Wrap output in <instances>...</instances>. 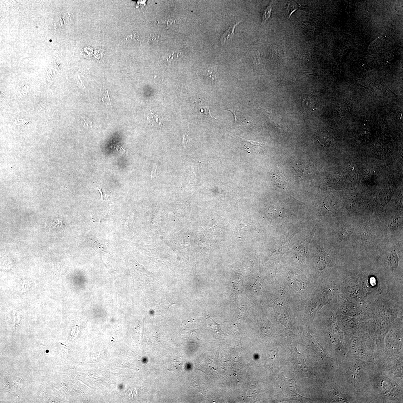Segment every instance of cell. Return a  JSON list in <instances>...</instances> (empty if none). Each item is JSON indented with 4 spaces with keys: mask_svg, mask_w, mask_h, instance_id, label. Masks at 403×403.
Returning <instances> with one entry per match:
<instances>
[{
    "mask_svg": "<svg viewBox=\"0 0 403 403\" xmlns=\"http://www.w3.org/2000/svg\"><path fill=\"white\" fill-rule=\"evenodd\" d=\"M275 176H275V178H276V179H274L275 181H276V182H278V181H279L280 179H279V178L278 179V178L276 176V175H275ZM286 183V182H285V180H284V181H282V182H279V183H278V184L279 185H283V186H284V185H286L285 184Z\"/></svg>",
    "mask_w": 403,
    "mask_h": 403,
    "instance_id": "cell-15",
    "label": "cell"
},
{
    "mask_svg": "<svg viewBox=\"0 0 403 403\" xmlns=\"http://www.w3.org/2000/svg\"><path fill=\"white\" fill-rule=\"evenodd\" d=\"M251 58L254 64H259L260 62L261 57L259 51L255 49H252L251 53Z\"/></svg>",
    "mask_w": 403,
    "mask_h": 403,
    "instance_id": "cell-9",
    "label": "cell"
},
{
    "mask_svg": "<svg viewBox=\"0 0 403 403\" xmlns=\"http://www.w3.org/2000/svg\"><path fill=\"white\" fill-rule=\"evenodd\" d=\"M273 3H271L270 5L265 8L263 10V16L261 24L263 25L266 22V21L270 18L271 16V12L272 10Z\"/></svg>",
    "mask_w": 403,
    "mask_h": 403,
    "instance_id": "cell-8",
    "label": "cell"
},
{
    "mask_svg": "<svg viewBox=\"0 0 403 403\" xmlns=\"http://www.w3.org/2000/svg\"><path fill=\"white\" fill-rule=\"evenodd\" d=\"M140 41V36L135 32H131L124 38L123 41L125 44L135 45Z\"/></svg>",
    "mask_w": 403,
    "mask_h": 403,
    "instance_id": "cell-3",
    "label": "cell"
},
{
    "mask_svg": "<svg viewBox=\"0 0 403 403\" xmlns=\"http://www.w3.org/2000/svg\"><path fill=\"white\" fill-rule=\"evenodd\" d=\"M389 261L393 268H396L398 266V258L396 253L392 252L390 253L389 257Z\"/></svg>",
    "mask_w": 403,
    "mask_h": 403,
    "instance_id": "cell-10",
    "label": "cell"
},
{
    "mask_svg": "<svg viewBox=\"0 0 403 403\" xmlns=\"http://www.w3.org/2000/svg\"><path fill=\"white\" fill-rule=\"evenodd\" d=\"M97 190H98L99 192H100V193L101 195V200H102V202L103 200H104V197H103V194L102 192V191H101V189H97Z\"/></svg>",
    "mask_w": 403,
    "mask_h": 403,
    "instance_id": "cell-17",
    "label": "cell"
},
{
    "mask_svg": "<svg viewBox=\"0 0 403 403\" xmlns=\"http://www.w3.org/2000/svg\"><path fill=\"white\" fill-rule=\"evenodd\" d=\"M244 142L248 143L249 146L244 145L245 150L248 153L260 154L263 152V149L266 147V145L263 143L255 142V141L245 140L241 138Z\"/></svg>",
    "mask_w": 403,
    "mask_h": 403,
    "instance_id": "cell-1",
    "label": "cell"
},
{
    "mask_svg": "<svg viewBox=\"0 0 403 403\" xmlns=\"http://www.w3.org/2000/svg\"><path fill=\"white\" fill-rule=\"evenodd\" d=\"M188 140L187 139L186 135H185V134H183V135L182 144L185 145L188 144Z\"/></svg>",
    "mask_w": 403,
    "mask_h": 403,
    "instance_id": "cell-16",
    "label": "cell"
},
{
    "mask_svg": "<svg viewBox=\"0 0 403 403\" xmlns=\"http://www.w3.org/2000/svg\"><path fill=\"white\" fill-rule=\"evenodd\" d=\"M158 168L157 166L155 165L152 171V177L156 176L158 174Z\"/></svg>",
    "mask_w": 403,
    "mask_h": 403,
    "instance_id": "cell-14",
    "label": "cell"
},
{
    "mask_svg": "<svg viewBox=\"0 0 403 403\" xmlns=\"http://www.w3.org/2000/svg\"><path fill=\"white\" fill-rule=\"evenodd\" d=\"M151 115L147 118V120L150 125L155 128H161L163 125V123L161 119L157 115L154 114L151 111Z\"/></svg>",
    "mask_w": 403,
    "mask_h": 403,
    "instance_id": "cell-4",
    "label": "cell"
},
{
    "mask_svg": "<svg viewBox=\"0 0 403 403\" xmlns=\"http://www.w3.org/2000/svg\"><path fill=\"white\" fill-rule=\"evenodd\" d=\"M204 76L206 79H209L212 82L214 81L218 76L217 68L214 66L206 70L204 72Z\"/></svg>",
    "mask_w": 403,
    "mask_h": 403,
    "instance_id": "cell-5",
    "label": "cell"
},
{
    "mask_svg": "<svg viewBox=\"0 0 403 403\" xmlns=\"http://www.w3.org/2000/svg\"><path fill=\"white\" fill-rule=\"evenodd\" d=\"M103 102H105V101L106 104L109 105H110V96H109L108 92V91H106V93H105L104 96L102 99Z\"/></svg>",
    "mask_w": 403,
    "mask_h": 403,
    "instance_id": "cell-13",
    "label": "cell"
},
{
    "mask_svg": "<svg viewBox=\"0 0 403 403\" xmlns=\"http://www.w3.org/2000/svg\"><path fill=\"white\" fill-rule=\"evenodd\" d=\"M231 112L233 114L234 116V122H240L242 124H244L245 123H248V122L246 120L244 116H243L242 114L237 110H226Z\"/></svg>",
    "mask_w": 403,
    "mask_h": 403,
    "instance_id": "cell-7",
    "label": "cell"
},
{
    "mask_svg": "<svg viewBox=\"0 0 403 403\" xmlns=\"http://www.w3.org/2000/svg\"><path fill=\"white\" fill-rule=\"evenodd\" d=\"M171 366H172L173 368H174L176 370H179L182 367V364L181 363V362L175 361L173 362Z\"/></svg>",
    "mask_w": 403,
    "mask_h": 403,
    "instance_id": "cell-12",
    "label": "cell"
},
{
    "mask_svg": "<svg viewBox=\"0 0 403 403\" xmlns=\"http://www.w3.org/2000/svg\"><path fill=\"white\" fill-rule=\"evenodd\" d=\"M161 36L157 33H152L148 36L147 41L149 44L154 45L157 44L161 41Z\"/></svg>",
    "mask_w": 403,
    "mask_h": 403,
    "instance_id": "cell-6",
    "label": "cell"
},
{
    "mask_svg": "<svg viewBox=\"0 0 403 403\" xmlns=\"http://www.w3.org/2000/svg\"><path fill=\"white\" fill-rule=\"evenodd\" d=\"M287 8L288 9V10H289V12L290 14L289 16H290L294 11L297 10V5H296V4L293 3H291L288 4Z\"/></svg>",
    "mask_w": 403,
    "mask_h": 403,
    "instance_id": "cell-11",
    "label": "cell"
},
{
    "mask_svg": "<svg viewBox=\"0 0 403 403\" xmlns=\"http://www.w3.org/2000/svg\"><path fill=\"white\" fill-rule=\"evenodd\" d=\"M242 20L234 22L230 25L226 31L223 34L220 38V41L222 44H224L227 41L230 40L234 36V30L236 27L239 24Z\"/></svg>",
    "mask_w": 403,
    "mask_h": 403,
    "instance_id": "cell-2",
    "label": "cell"
}]
</instances>
